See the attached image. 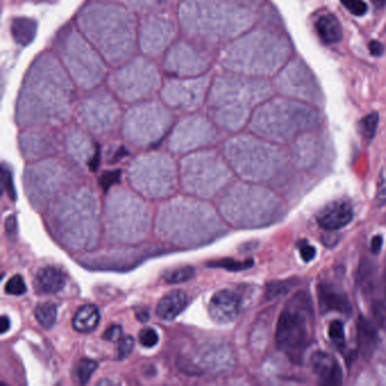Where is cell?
I'll use <instances>...</instances> for the list:
<instances>
[{
  "label": "cell",
  "instance_id": "cell-1",
  "mask_svg": "<svg viewBox=\"0 0 386 386\" xmlns=\"http://www.w3.org/2000/svg\"><path fill=\"white\" fill-rule=\"evenodd\" d=\"M74 88L52 55H42L26 75L17 104L24 123L57 122L66 118L72 107Z\"/></svg>",
  "mask_w": 386,
  "mask_h": 386
},
{
  "label": "cell",
  "instance_id": "cell-2",
  "mask_svg": "<svg viewBox=\"0 0 386 386\" xmlns=\"http://www.w3.org/2000/svg\"><path fill=\"white\" fill-rule=\"evenodd\" d=\"M79 26L104 59L120 64L133 54L136 22L132 13L113 3H95L85 7Z\"/></svg>",
  "mask_w": 386,
  "mask_h": 386
},
{
  "label": "cell",
  "instance_id": "cell-3",
  "mask_svg": "<svg viewBox=\"0 0 386 386\" xmlns=\"http://www.w3.org/2000/svg\"><path fill=\"white\" fill-rule=\"evenodd\" d=\"M224 0H184L180 17L186 35L194 41L215 44L238 31L244 15Z\"/></svg>",
  "mask_w": 386,
  "mask_h": 386
},
{
  "label": "cell",
  "instance_id": "cell-4",
  "mask_svg": "<svg viewBox=\"0 0 386 386\" xmlns=\"http://www.w3.org/2000/svg\"><path fill=\"white\" fill-rule=\"evenodd\" d=\"M314 332V309L311 297L306 291H299L283 307L276 339L278 347L295 363L302 358L305 350L311 345Z\"/></svg>",
  "mask_w": 386,
  "mask_h": 386
},
{
  "label": "cell",
  "instance_id": "cell-5",
  "mask_svg": "<svg viewBox=\"0 0 386 386\" xmlns=\"http://www.w3.org/2000/svg\"><path fill=\"white\" fill-rule=\"evenodd\" d=\"M60 58L81 88H93L106 74V66L97 49L74 28H66L57 41Z\"/></svg>",
  "mask_w": 386,
  "mask_h": 386
},
{
  "label": "cell",
  "instance_id": "cell-6",
  "mask_svg": "<svg viewBox=\"0 0 386 386\" xmlns=\"http://www.w3.org/2000/svg\"><path fill=\"white\" fill-rule=\"evenodd\" d=\"M160 76L154 64L143 57H136L117 69L109 83L117 97L126 102L141 101L155 91Z\"/></svg>",
  "mask_w": 386,
  "mask_h": 386
},
{
  "label": "cell",
  "instance_id": "cell-7",
  "mask_svg": "<svg viewBox=\"0 0 386 386\" xmlns=\"http://www.w3.org/2000/svg\"><path fill=\"white\" fill-rule=\"evenodd\" d=\"M246 84L231 76H220L211 86L207 106L212 116L222 125L237 124L249 106Z\"/></svg>",
  "mask_w": 386,
  "mask_h": 386
},
{
  "label": "cell",
  "instance_id": "cell-8",
  "mask_svg": "<svg viewBox=\"0 0 386 386\" xmlns=\"http://www.w3.org/2000/svg\"><path fill=\"white\" fill-rule=\"evenodd\" d=\"M171 115L162 104L145 101L131 109L125 119V132L137 139L153 141L169 127Z\"/></svg>",
  "mask_w": 386,
  "mask_h": 386
},
{
  "label": "cell",
  "instance_id": "cell-9",
  "mask_svg": "<svg viewBox=\"0 0 386 386\" xmlns=\"http://www.w3.org/2000/svg\"><path fill=\"white\" fill-rule=\"evenodd\" d=\"M210 88V76L177 77L164 83L161 97L177 110H194L201 106Z\"/></svg>",
  "mask_w": 386,
  "mask_h": 386
},
{
  "label": "cell",
  "instance_id": "cell-10",
  "mask_svg": "<svg viewBox=\"0 0 386 386\" xmlns=\"http://www.w3.org/2000/svg\"><path fill=\"white\" fill-rule=\"evenodd\" d=\"M212 57L204 48L180 40L171 46L164 60V69L177 77L200 76L210 67Z\"/></svg>",
  "mask_w": 386,
  "mask_h": 386
},
{
  "label": "cell",
  "instance_id": "cell-11",
  "mask_svg": "<svg viewBox=\"0 0 386 386\" xmlns=\"http://www.w3.org/2000/svg\"><path fill=\"white\" fill-rule=\"evenodd\" d=\"M176 35V24L166 14L146 16L138 28V44L144 54L157 56L166 50Z\"/></svg>",
  "mask_w": 386,
  "mask_h": 386
},
{
  "label": "cell",
  "instance_id": "cell-12",
  "mask_svg": "<svg viewBox=\"0 0 386 386\" xmlns=\"http://www.w3.org/2000/svg\"><path fill=\"white\" fill-rule=\"evenodd\" d=\"M79 115L88 127L104 131L116 122L119 106L107 90L97 88L83 99Z\"/></svg>",
  "mask_w": 386,
  "mask_h": 386
},
{
  "label": "cell",
  "instance_id": "cell-13",
  "mask_svg": "<svg viewBox=\"0 0 386 386\" xmlns=\"http://www.w3.org/2000/svg\"><path fill=\"white\" fill-rule=\"evenodd\" d=\"M240 307V296L233 290L222 289L215 292L211 298L209 311L211 318L218 323H229L238 318Z\"/></svg>",
  "mask_w": 386,
  "mask_h": 386
},
{
  "label": "cell",
  "instance_id": "cell-14",
  "mask_svg": "<svg viewBox=\"0 0 386 386\" xmlns=\"http://www.w3.org/2000/svg\"><path fill=\"white\" fill-rule=\"evenodd\" d=\"M318 224L325 230H339L348 226L354 219V210L350 202L345 200L333 201L318 212Z\"/></svg>",
  "mask_w": 386,
  "mask_h": 386
},
{
  "label": "cell",
  "instance_id": "cell-15",
  "mask_svg": "<svg viewBox=\"0 0 386 386\" xmlns=\"http://www.w3.org/2000/svg\"><path fill=\"white\" fill-rule=\"evenodd\" d=\"M318 302L320 311H339L343 315L351 314V304L348 297L340 287L334 283L320 282L318 287Z\"/></svg>",
  "mask_w": 386,
  "mask_h": 386
},
{
  "label": "cell",
  "instance_id": "cell-16",
  "mask_svg": "<svg viewBox=\"0 0 386 386\" xmlns=\"http://www.w3.org/2000/svg\"><path fill=\"white\" fill-rule=\"evenodd\" d=\"M311 369L324 385H340L342 383V371L334 357L327 352L318 351L311 356Z\"/></svg>",
  "mask_w": 386,
  "mask_h": 386
},
{
  "label": "cell",
  "instance_id": "cell-17",
  "mask_svg": "<svg viewBox=\"0 0 386 386\" xmlns=\"http://www.w3.org/2000/svg\"><path fill=\"white\" fill-rule=\"evenodd\" d=\"M66 281V274L61 269L46 267L39 270L35 276V291L39 293H57L64 289Z\"/></svg>",
  "mask_w": 386,
  "mask_h": 386
},
{
  "label": "cell",
  "instance_id": "cell-18",
  "mask_svg": "<svg viewBox=\"0 0 386 386\" xmlns=\"http://www.w3.org/2000/svg\"><path fill=\"white\" fill-rule=\"evenodd\" d=\"M187 302V295L182 290L168 292L157 304V315L161 320H175L185 309Z\"/></svg>",
  "mask_w": 386,
  "mask_h": 386
},
{
  "label": "cell",
  "instance_id": "cell-19",
  "mask_svg": "<svg viewBox=\"0 0 386 386\" xmlns=\"http://www.w3.org/2000/svg\"><path fill=\"white\" fill-rule=\"evenodd\" d=\"M320 40L327 44H338L342 39V28L336 16L325 14L315 23Z\"/></svg>",
  "mask_w": 386,
  "mask_h": 386
},
{
  "label": "cell",
  "instance_id": "cell-20",
  "mask_svg": "<svg viewBox=\"0 0 386 386\" xmlns=\"http://www.w3.org/2000/svg\"><path fill=\"white\" fill-rule=\"evenodd\" d=\"M100 318V311L95 305H85L76 313L73 320V327L79 332H92L97 327Z\"/></svg>",
  "mask_w": 386,
  "mask_h": 386
},
{
  "label": "cell",
  "instance_id": "cell-21",
  "mask_svg": "<svg viewBox=\"0 0 386 386\" xmlns=\"http://www.w3.org/2000/svg\"><path fill=\"white\" fill-rule=\"evenodd\" d=\"M38 24L35 19L17 17L12 22V35L14 40L21 46H28L35 40Z\"/></svg>",
  "mask_w": 386,
  "mask_h": 386
},
{
  "label": "cell",
  "instance_id": "cell-22",
  "mask_svg": "<svg viewBox=\"0 0 386 386\" xmlns=\"http://www.w3.org/2000/svg\"><path fill=\"white\" fill-rule=\"evenodd\" d=\"M359 348L364 355H371L378 341L377 331L371 322L361 318L358 322Z\"/></svg>",
  "mask_w": 386,
  "mask_h": 386
},
{
  "label": "cell",
  "instance_id": "cell-23",
  "mask_svg": "<svg viewBox=\"0 0 386 386\" xmlns=\"http://www.w3.org/2000/svg\"><path fill=\"white\" fill-rule=\"evenodd\" d=\"M35 318L44 329L54 327L57 320V305L52 302H42L35 308Z\"/></svg>",
  "mask_w": 386,
  "mask_h": 386
},
{
  "label": "cell",
  "instance_id": "cell-24",
  "mask_svg": "<svg viewBox=\"0 0 386 386\" xmlns=\"http://www.w3.org/2000/svg\"><path fill=\"white\" fill-rule=\"evenodd\" d=\"M194 274V267L185 265V267H176L173 270L166 271L164 278L166 282L177 284V283L189 281V280L192 279Z\"/></svg>",
  "mask_w": 386,
  "mask_h": 386
},
{
  "label": "cell",
  "instance_id": "cell-25",
  "mask_svg": "<svg viewBox=\"0 0 386 386\" xmlns=\"http://www.w3.org/2000/svg\"><path fill=\"white\" fill-rule=\"evenodd\" d=\"M254 265L253 260H246V261H235L233 258H222L219 261L210 262L207 263V267H220L224 270L233 271V272H239V271L249 270Z\"/></svg>",
  "mask_w": 386,
  "mask_h": 386
},
{
  "label": "cell",
  "instance_id": "cell-26",
  "mask_svg": "<svg viewBox=\"0 0 386 386\" xmlns=\"http://www.w3.org/2000/svg\"><path fill=\"white\" fill-rule=\"evenodd\" d=\"M378 122H380V116L377 113H371L359 122V132L365 139L368 141L373 139L376 134Z\"/></svg>",
  "mask_w": 386,
  "mask_h": 386
},
{
  "label": "cell",
  "instance_id": "cell-27",
  "mask_svg": "<svg viewBox=\"0 0 386 386\" xmlns=\"http://www.w3.org/2000/svg\"><path fill=\"white\" fill-rule=\"evenodd\" d=\"M97 368V364L95 360L82 359V360L79 361L77 367H76V377H77L79 383H88Z\"/></svg>",
  "mask_w": 386,
  "mask_h": 386
},
{
  "label": "cell",
  "instance_id": "cell-28",
  "mask_svg": "<svg viewBox=\"0 0 386 386\" xmlns=\"http://www.w3.org/2000/svg\"><path fill=\"white\" fill-rule=\"evenodd\" d=\"M329 336L332 342L339 349L345 345V325L341 320H333L329 327Z\"/></svg>",
  "mask_w": 386,
  "mask_h": 386
},
{
  "label": "cell",
  "instance_id": "cell-29",
  "mask_svg": "<svg viewBox=\"0 0 386 386\" xmlns=\"http://www.w3.org/2000/svg\"><path fill=\"white\" fill-rule=\"evenodd\" d=\"M5 291L10 295L22 296L26 292V284L24 279L19 274L12 276L5 287Z\"/></svg>",
  "mask_w": 386,
  "mask_h": 386
},
{
  "label": "cell",
  "instance_id": "cell-30",
  "mask_svg": "<svg viewBox=\"0 0 386 386\" xmlns=\"http://www.w3.org/2000/svg\"><path fill=\"white\" fill-rule=\"evenodd\" d=\"M138 340L145 348H153L159 342V334L152 327H145L138 334Z\"/></svg>",
  "mask_w": 386,
  "mask_h": 386
},
{
  "label": "cell",
  "instance_id": "cell-31",
  "mask_svg": "<svg viewBox=\"0 0 386 386\" xmlns=\"http://www.w3.org/2000/svg\"><path fill=\"white\" fill-rule=\"evenodd\" d=\"M343 6L355 16H364L367 13L368 7L364 0H341Z\"/></svg>",
  "mask_w": 386,
  "mask_h": 386
},
{
  "label": "cell",
  "instance_id": "cell-32",
  "mask_svg": "<svg viewBox=\"0 0 386 386\" xmlns=\"http://www.w3.org/2000/svg\"><path fill=\"white\" fill-rule=\"evenodd\" d=\"M1 177H3V189L6 191L10 200L15 201L16 191L15 186H14L13 175L5 164H3V169H1Z\"/></svg>",
  "mask_w": 386,
  "mask_h": 386
},
{
  "label": "cell",
  "instance_id": "cell-33",
  "mask_svg": "<svg viewBox=\"0 0 386 386\" xmlns=\"http://www.w3.org/2000/svg\"><path fill=\"white\" fill-rule=\"evenodd\" d=\"M134 345H135V340H134L133 336H123L119 342H118V354H117L118 358L120 360L127 358L132 354Z\"/></svg>",
  "mask_w": 386,
  "mask_h": 386
},
{
  "label": "cell",
  "instance_id": "cell-34",
  "mask_svg": "<svg viewBox=\"0 0 386 386\" xmlns=\"http://www.w3.org/2000/svg\"><path fill=\"white\" fill-rule=\"evenodd\" d=\"M120 1L135 8H148V7L162 6L164 3H171L173 0H120Z\"/></svg>",
  "mask_w": 386,
  "mask_h": 386
},
{
  "label": "cell",
  "instance_id": "cell-35",
  "mask_svg": "<svg viewBox=\"0 0 386 386\" xmlns=\"http://www.w3.org/2000/svg\"><path fill=\"white\" fill-rule=\"evenodd\" d=\"M376 203L380 205L386 203V168L380 170L377 180Z\"/></svg>",
  "mask_w": 386,
  "mask_h": 386
},
{
  "label": "cell",
  "instance_id": "cell-36",
  "mask_svg": "<svg viewBox=\"0 0 386 386\" xmlns=\"http://www.w3.org/2000/svg\"><path fill=\"white\" fill-rule=\"evenodd\" d=\"M374 320L380 327H386V306L382 302H374L371 306Z\"/></svg>",
  "mask_w": 386,
  "mask_h": 386
},
{
  "label": "cell",
  "instance_id": "cell-37",
  "mask_svg": "<svg viewBox=\"0 0 386 386\" xmlns=\"http://www.w3.org/2000/svg\"><path fill=\"white\" fill-rule=\"evenodd\" d=\"M120 176H122V171L120 170H115V171H109V173H104L101 176L100 184L102 189H107L113 186V184L120 182Z\"/></svg>",
  "mask_w": 386,
  "mask_h": 386
},
{
  "label": "cell",
  "instance_id": "cell-38",
  "mask_svg": "<svg viewBox=\"0 0 386 386\" xmlns=\"http://www.w3.org/2000/svg\"><path fill=\"white\" fill-rule=\"evenodd\" d=\"M297 246H298L299 253H300L302 261L311 262V260H314L316 249L313 246L309 245L306 240H300Z\"/></svg>",
  "mask_w": 386,
  "mask_h": 386
},
{
  "label": "cell",
  "instance_id": "cell-39",
  "mask_svg": "<svg viewBox=\"0 0 386 386\" xmlns=\"http://www.w3.org/2000/svg\"><path fill=\"white\" fill-rule=\"evenodd\" d=\"M292 284H290V281H284V282H274L270 286L267 287V296L269 298H273L280 295V291L288 292V290L291 289Z\"/></svg>",
  "mask_w": 386,
  "mask_h": 386
},
{
  "label": "cell",
  "instance_id": "cell-40",
  "mask_svg": "<svg viewBox=\"0 0 386 386\" xmlns=\"http://www.w3.org/2000/svg\"><path fill=\"white\" fill-rule=\"evenodd\" d=\"M122 338H123V329L119 325H111L104 334V339L110 342H119Z\"/></svg>",
  "mask_w": 386,
  "mask_h": 386
},
{
  "label": "cell",
  "instance_id": "cell-41",
  "mask_svg": "<svg viewBox=\"0 0 386 386\" xmlns=\"http://www.w3.org/2000/svg\"><path fill=\"white\" fill-rule=\"evenodd\" d=\"M6 231L10 237H13L16 235V230H17V224H16V218L14 215H10V217L7 218L6 224Z\"/></svg>",
  "mask_w": 386,
  "mask_h": 386
},
{
  "label": "cell",
  "instance_id": "cell-42",
  "mask_svg": "<svg viewBox=\"0 0 386 386\" xmlns=\"http://www.w3.org/2000/svg\"><path fill=\"white\" fill-rule=\"evenodd\" d=\"M369 51H371V54L373 56L380 57L384 52L383 44H380L378 41H371L369 44Z\"/></svg>",
  "mask_w": 386,
  "mask_h": 386
},
{
  "label": "cell",
  "instance_id": "cell-43",
  "mask_svg": "<svg viewBox=\"0 0 386 386\" xmlns=\"http://www.w3.org/2000/svg\"><path fill=\"white\" fill-rule=\"evenodd\" d=\"M382 245H383V238L380 235H376L374 237L373 242H371V251L374 254H376L382 249Z\"/></svg>",
  "mask_w": 386,
  "mask_h": 386
},
{
  "label": "cell",
  "instance_id": "cell-44",
  "mask_svg": "<svg viewBox=\"0 0 386 386\" xmlns=\"http://www.w3.org/2000/svg\"><path fill=\"white\" fill-rule=\"evenodd\" d=\"M10 320H8V318H7V316H3V318H1V329H0V331H1V333H6L7 331L10 330Z\"/></svg>",
  "mask_w": 386,
  "mask_h": 386
},
{
  "label": "cell",
  "instance_id": "cell-45",
  "mask_svg": "<svg viewBox=\"0 0 386 386\" xmlns=\"http://www.w3.org/2000/svg\"><path fill=\"white\" fill-rule=\"evenodd\" d=\"M136 318L141 320V322H143V323H145V322L148 320V311H145V309H143V311H137Z\"/></svg>",
  "mask_w": 386,
  "mask_h": 386
},
{
  "label": "cell",
  "instance_id": "cell-46",
  "mask_svg": "<svg viewBox=\"0 0 386 386\" xmlns=\"http://www.w3.org/2000/svg\"><path fill=\"white\" fill-rule=\"evenodd\" d=\"M374 5L377 7V8H384L386 6V0H373Z\"/></svg>",
  "mask_w": 386,
  "mask_h": 386
},
{
  "label": "cell",
  "instance_id": "cell-47",
  "mask_svg": "<svg viewBox=\"0 0 386 386\" xmlns=\"http://www.w3.org/2000/svg\"><path fill=\"white\" fill-rule=\"evenodd\" d=\"M385 292H386V272H385Z\"/></svg>",
  "mask_w": 386,
  "mask_h": 386
}]
</instances>
